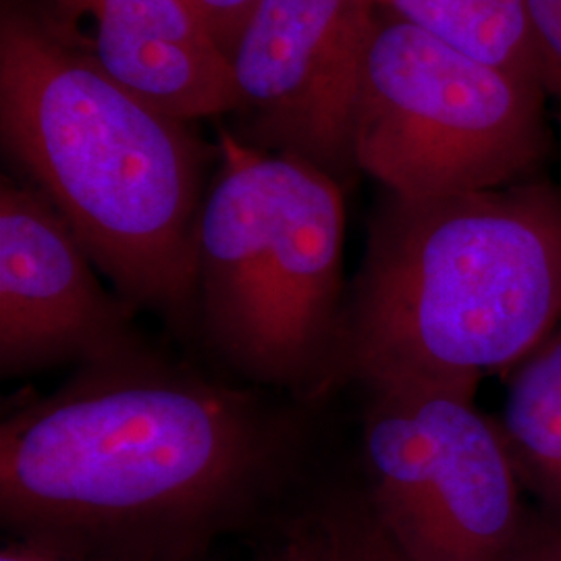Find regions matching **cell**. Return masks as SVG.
Masks as SVG:
<instances>
[{
    "label": "cell",
    "mask_w": 561,
    "mask_h": 561,
    "mask_svg": "<svg viewBox=\"0 0 561 561\" xmlns=\"http://www.w3.org/2000/svg\"><path fill=\"white\" fill-rule=\"evenodd\" d=\"M298 416L150 350L0 424V522L76 561H204L291 479Z\"/></svg>",
    "instance_id": "1"
},
{
    "label": "cell",
    "mask_w": 561,
    "mask_h": 561,
    "mask_svg": "<svg viewBox=\"0 0 561 561\" xmlns=\"http://www.w3.org/2000/svg\"><path fill=\"white\" fill-rule=\"evenodd\" d=\"M0 136L115 294L196 329L206 152L187 127L108 78L20 2L0 18Z\"/></svg>",
    "instance_id": "2"
},
{
    "label": "cell",
    "mask_w": 561,
    "mask_h": 561,
    "mask_svg": "<svg viewBox=\"0 0 561 561\" xmlns=\"http://www.w3.org/2000/svg\"><path fill=\"white\" fill-rule=\"evenodd\" d=\"M561 324V185L387 194L347 291L340 381L477 393Z\"/></svg>",
    "instance_id": "3"
},
{
    "label": "cell",
    "mask_w": 561,
    "mask_h": 561,
    "mask_svg": "<svg viewBox=\"0 0 561 561\" xmlns=\"http://www.w3.org/2000/svg\"><path fill=\"white\" fill-rule=\"evenodd\" d=\"M343 183L221 136L198 238L196 329L256 387L319 400L341 385Z\"/></svg>",
    "instance_id": "4"
},
{
    "label": "cell",
    "mask_w": 561,
    "mask_h": 561,
    "mask_svg": "<svg viewBox=\"0 0 561 561\" xmlns=\"http://www.w3.org/2000/svg\"><path fill=\"white\" fill-rule=\"evenodd\" d=\"M547 92L373 11L352 113L356 169L387 194L437 198L541 175Z\"/></svg>",
    "instance_id": "5"
},
{
    "label": "cell",
    "mask_w": 561,
    "mask_h": 561,
    "mask_svg": "<svg viewBox=\"0 0 561 561\" xmlns=\"http://www.w3.org/2000/svg\"><path fill=\"white\" fill-rule=\"evenodd\" d=\"M362 489L410 561H512L528 522L520 474L477 393L366 387Z\"/></svg>",
    "instance_id": "6"
},
{
    "label": "cell",
    "mask_w": 561,
    "mask_h": 561,
    "mask_svg": "<svg viewBox=\"0 0 561 561\" xmlns=\"http://www.w3.org/2000/svg\"><path fill=\"white\" fill-rule=\"evenodd\" d=\"M368 0H256L229 55L256 141L347 180Z\"/></svg>",
    "instance_id": "7"
},
{
    "label": "cell",
    "mask_w": 561,
    "mask_h": 561,
    "mask_svg": "<svg viewBox=\"0 0 561 561\" xmlns=\"http://www.w3.org/2000/svg\"><path fill=\"white\" fill-rule=\"evenodd\" d=\"M55 206L27 181L0 183V373L99 366L154 350L136 308L106 291Z\"/></svg>",
    "instance_id": "8"
},
{
    "label": "cell",
    "mask_w": 561,
    "mask_h": 561,
    "mask_svg": "<svg viewBox=\"0 0 561 561\" xmlns=\"http://www.w3.org/2000/svg\"><path fill=\"white\" fill-rule=\"evenodd\" d=\"M55 2L90 32L67 38L136 96L187 123L236 111L229 55L190 0Z\"/></svg>",
    "instance_id": "9"
},
{
    "label": "cell",
    "mask_w": 561,
    "mask_h": 561,
    "mask_svg": "<svg viewBox=\"0 0 561 561\" xmlns=\"http://www.w3.org/2000/svg\"><path fill=\"white\" fill-rule=\"evenodd\" d=\"M497 424L520 481L561 524V324L507 373Z\"/></svg>",
    "instance_id": "10"
},
{
    "label": "cell",
    "mask_w": 561,
    "mask_h": 561,
    "mask_svg": "<svg viewBox=\"0 0 561 561\" xmlns=\"http://www.w3.org/2000/svg\"><path fill=\"white\" fill-rule=\"evenodd\" d=\"M368 2L379 13L391 15L474 59L502 67L545 88V67L526 0Z\"/></svg>",
    "instance_id": "11"
},
{
    "label": "cell",
    "mask_w": 561,
    "mask_h": 561,
    "mask_svg": "<svg viewBox=\"0 0 561 561\" xmlns=\"http://www.w3.org/2000/svg\"><path fill=\"white\" fill-rule=\"evenodd\" d=\"M285 541L304 561H410L385 533L364 493H333L289 524Z\"/></svg>",
    "instance_id": "12"
},
{
    "label": "cell",
    "mask_w": 561,
    "mask_h": 561,
    "mask_svg": "<svg viewBox=\"0 0 561 561\" xmlns=\"http://www.w3.org/2000/svg\"><path fill=\"white\" fill-rule=\"evenodd\" d=\"M545 67V90L561 113V0H526Z\"/></svg>",
    "instance_id": "13"
},
{
    "label": "cell",
    "mask_w": 561,
    "mask_h": 561,
    "mask_svg": "<svg viewBox=\"0 0 561 561\" xmlns=\"http://www.w3.org/2000/svg\"><path fill=\"white\" fill-rule=\"evenodd\" d=\"M190 2L201 11L202 18L213 30L217 41L221 42L227 55H231L241 27L248 20L252 7L256 4V0H190Z\"/></svg>",
    "instance_id": "14"
},
{
    "label": "cell",
    "mask_w": 561,
    "mask_h": 561,
    "mask_svg": "<svg viewBox=\"0 0 561 561\" xmlns=\"http://www.w3.org/2000/svg\"><path fill=\"white\" fill-rule=\"evenodd\" d=\"M512 561H561V524L551 516H528Z\"/></svg>",
    "instance_id": "15"
},
{
    "label": "cell",
    "mask_w": 561,
    "mask_h": 561,
    "mask_svg": "<svg viewBox=\"0 0 561 561\" xmlns=\"http://www.w3.org/2000/svg\"><path fill=\"white\" fill-rule=\"evenodd\" d=\"M0 561H76L50 551H42L25 542L11 541L0 549Z\"/></svg>",
    "instance_id": "16"
},
{
    "label": "cell",
    "mask_w": 561,
    "mask_h": 561,
    "mask_svg": "<svg viewBox=\"0 0 561 561\" xmlns=\"http://www.w3.org/2000/svg\"><path fill=\"white\" fill-rule=\"evenodd\" d=\"M256 561H304L301 560L300 553H298V549L291 545L289 541L280 542L279 547L273 551V553H268V556H264L261 560Z\"/></svg>",
    "instance_id": "17"
}]
</instances>
